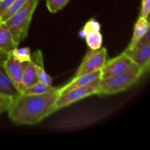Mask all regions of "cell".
<instances>
[{
  "instance_id": "obj_20",
  "label": "cell",
  "mask_w": 150,
  "mask_h": 150,
  "mask_svg": "<svg viewBox=\"0 0 150 150\" xmlns=\"http://www.w3.org/2000/svg\"><path fill=\"white\" fill-rule=\"evenodd\" d=\"M70 0H46V5L50 13H56L63 8Z\"/></svg>"
},
{
  "instance_id": "obj_9",
  "label": "cell",
  "mask_w": 150,
  "mask_h": 150,
  "mask_svg": "<svg viewBox=\"0 0 150 150\" xmlns=\"http://www.w3.org/2000/svg\"><path fill=\"white\" fill-rule=\"evenodd\" d=\"M99 79H100V70L94 72V73H88V74L82 75V76H78V77H74L73 80L70 81L67 84L59 88V95H62L64 94L67 93L68 92L76 89V88L85 86V85L92 82L93 81Z\"/></svg>"
},
{
  "instance_id": "obj_11",
  "label": "cell",
  "mask_w": 150,
  "mask_h": 150,
  "mask_svg": "<svg viewBox=\"0 0 150 150\" xmlns=\"http://www.w3.org/2000/svg\"><path fill=\"white\" fill-rule=\"evenodd\" d=\"M31 62L35 67L38 80L46 84L52 86V78L45 72L44 69L43 58L40 50H37L33 53V55L31 56Z\"/></svg>"
},
{
  "instance_id": "obj_3",
  "label": "cell",
  "mask_w": 150,
  "mask_h": 150,
  "mask_svg": "<svg viewBox=\"0 0 150 150\" xmlns=\"http://www.w3.org/2000/svg\"><path fill=\"white\" fill-rule=\"evenodd\" d=\"M39 0H27L24 5L5 21L17 45L27 37L32 16Z\"/></svg>"
},
{
  "instance_id": "obj_25",
  "label": "cell",
  "mask_w": 150,
  "mask_h": 150,
  "mask_svg": "<svg viewBox=\"0 0 150 150\" xmlns=\"http://www.w3.org/2000/svg\"><path fill=\"white\" fill-rule=\"evenodd\" d=\"M0 21H1V19H0Z\"/></svg>"
},
{
  "instance_id": "obj_8",
  "label": "cell",
  "mask_w": 150,
  "mask_h": 150,
  "mask_svg": "<svg viewBox=\"0 0 150 150\" xmlns=\"http://www.w3.org/2000/svg\"><path fill=\"white\" fill-rule=\"evenodd\" d=\"M28 62H21L18 61L16 58H14V57L10 54H9L7 60L4 64V67L7 76L10 78V81L19 94L21 89L23 72Z\"/></svg>"
},
{
  "instance_id": "obj_19",
  "label": "cell",
  "mask_w": 150,
  "mask_h": 150,
  "mask_svg": "<svg viewBox=\"0 0 150 150\" xmlns=\"http://www.w3.org/2000/svg\"><path fill=\"white\" fill-rule=\"evenodd\" d=\"M27 0H16L14 3L10 6V8L0 17L1 21L5 22L8 18L15 14L19 9L21 8Z\"/></svg>"
},
{
  "instance_id": "obj_15",
  "label": "cell",
  "mask_w": 150,
  "mask_h": 150,
  "mask_svg": "<svg viewBox=\"0 0 150 150\" xmlns=\"http://www.w3.org/2000/svg\"><path fill=\"white\" fill-rule=\"evenodd\" d=\"M85 39L89 49L98 50L102 47L103 36L100 31L89 32L86 35Z\"/></svg>"
},
{
  "instance_id": "obj_4",
  "label": "cell",
  "mask_w": 150,
  "mask_h": 150,
  "mask_svg": "<svg viewBox=\"0 0 150 150\" xmlns=\"http://www.w3.org/2000/svg\"><path fill=\"white\" fill-rule=\"evenodd\" d=\"M133 63L139 66L144 74L149 70L150 64V32L148 31L142 39L131 49L124 51Z\"/></svg>"
},
{
  "instance_id": "obj_5",
  "label": "cell",
  "mask_w": 150,
  "mask_h": 150,
  "mask_svg": "<svg viewBox=\"0 0 150 150\" xmlns=\"http://www.w3.org/2000/svg\"><path fill=\"white\" fill-rule=\"evenodd\" d=\"M106 59L107 50L104 47H101L98 50L89 49L76 72L74 77L99 71L103 67Z\"/></svg>"
},
{
  "instance_id": "obj_7",
  "label": "cell",
  "mask_w": 150,
  "mask_h": 150,
  "mask_svg": "<svg viewBox=\"0 0 150 150\" xmlns=\"http://www.w3.org/2000/svg\"><path fill=\"white\" fill-rule=\"evenodd\" d=\"M134 63L125 52L120 55L106 60L100 70V79H107L127 70Z\"/></svg>"
},
{
  "instance_id": "obj_1",
  "label": "cell",
  "mask_w": 150,
  "mask_h": 150,
  "mask_svg": "<svg viewBox=\"0 0 150 150\" xmlns=\"http://www.w3.org/2000/svg\"><path fill=\"white\" fill-rule=\"evenodd\" d=\"M59 97V88L54 87L41 95L18 94L7 110L10 120L16 125H33L58 111L56 105Z\"/></svg>"
},
{
  "instance_id": "obj_2",
  "label": "cell",
  "mask_w": 150,
  "mask_h": 150,
  "mask_svg": "<svg viewBox=\"0 0 150 150\" xmlns=\"http://www.w3.org/2000/svg\"><path fill=\"white\" fill-rule=\"evenodd\" d=\"M143 75L142 69L134 63L123 73L100 79L96 95H110L124 92L136 84Z\"/></svg>"
},
{
  "instance_id": "obj_23",
  "label": "cell",
  "mask_w": 150,
  "mask_h": 150,
  "mask_svg": "<svg viewBox=\"0 0 150 150\" xmlns=\"http://www.w3.org/2000/svg\"><path fill=\"white\" fill-rule=\"evenodd\" d=\"M16 0H1L0 1V17L8 10Z\"/></svg>"
},
{
  "instance_id": "obj_12",
  "label": "cell",
  "mask_w": 150,
  "mask_h": 150,
  "mask_svg": "<svg viewBox=\"0 0 150 150\" xmlns=\"http://www.w3.org/2000/svg\"><path fill=\"white\" fill-rule=\"evenodd\" d=\"M149 23L147 19L144 18L139 16V19L136 21L134 26V31H133V35L132 37L131 41L129 44L127 49L133 48L142 39L145 34L149 31Z\"/></svg>"
},
{
  "instance_id": "obj_24",
  "label": "cell",
  "mask_w": 150,
  "mask_h": 150,
  "mask_svg": "<svg viewBox=\"0 0 150 150\" xmlns=\"http://www.w3.org/2000/svg\"><path fill=\"white\" fill-rule=\"evenodd\" d=\"M8 56L9 54H6V53H4V51L0 50V67L4 66V62H5V61L7 60Z\"/></svg>"
},
{
  "instance_id": "obj_22",
  "label": "cell",
  "mask_w": 150,
  "mask_h": 150,
  "mask_svg": "<svg viewBox=\"0 0 150 150\" xmlns=\"http://www.w3.org/2000/svg\"><path fill=\"white\" fill-rule=\"evenodd\" d=\"M150 11V0H142L140 17L149 19Z\"/></svg>"
},
{
  "instance_id": "obj_21",
  "label": "cell",
  "mask_w": 150,
  "mask_h": 150,
  "mask_svg": "<svg viewBox=\"0 0 150 150\" xmlns=\"http://www.w3.org/2000/svg\"><path fill=\"white\" fill-rule=\"evenodd\" d=\"M15 96L0 92V114L7 111L13 103Z\"/></svg>"
},
{
  "instance_id": "obj_10",
  "label": "cell",
  "mask_w": 150,
  "mask_h": 150,
  "mask_svg": "<svg viewBox=\"0 0 150 150\" xmlns=\"http://www.w3.org/2000/svg\"><path fill=\"white\" fill-rule=\"evenodd\" d=\"M18 45L15 42L11 32L5 22L0 21V50L10 54Z\"/></svg>"
},
{
  "instance_id": "obj_13",
  "label": "cell",
  "mask_w": 150,
  "mask_h": 150,
  "mask_svg": "<svg viewBox=\"0 0 150 150\" xmlns=\"http://www.w3.org/2000/svg\"><path fill=\"white\" fill-rule=\"evenodd\" d=\"M38 81V78L37 76L36 71H35V67L30 60L26 64L24 72H23L20 94H24L26 91Z\"/></svg>"
},
{
  "instance_id": "obj_18",
  "label": "cell",
  "mask_w": 150,
  "mask_h": 150,
  "mask_svg": "<svg viewBox=\"0 0 150 150\" xmlns=\"http://www.w3.org/2000/svg\"><path fill=\"white\" fill-rule=\"evenodd\" d=\"M100 24L99 22L95 20V19L92 18L85 23L82 30L80 31V32H79V36L83 38V39H85L88 33L91 32L100 31Z\"/></svg>"
},
{
  "instance_id": "obj_17",
  "label": "cell",
  "mask_w": 150,
  "mask_h": 150,
  "mask_svg": "<svg viewBox=\"0 0 150 150\" xmlns=\"http://www.w3.org/2000/svg\"><path fill=\"white\" fill-rule=\"evenodd\" d=\"M12 55L21 62H28L31 60V49L29 47L16 48L11 53Z\"/></svg>"
},
{
  "instance_id": "obj_6",
  "label": "cell",
  "mask_w": 150,
  "mask_h": 150,
  "mask_svg": "<svg viewBox=\"0 0 150 150\" xmlns=\"http://www.w3.org/2000/svg\"><path fill=\"white\" fill-rule=\"evenodd\" d=\"M99 81L100 79L93 81L85 86L73 89L64 95H59L56 102L57 109H61L64 107L68 106L90 95H96Z\"/></svg>"
},
{
  "instance_id": "obj_26",
  "label": "cell",
  "mask_w": 150,
  "mask_h": 150,
  "mask_svg": "<svg viewBox=\"0 0 150 150\" xmlns=\"http://www.w3.org/2000/svg\"><path fill=\"white\" fill-rule=\"evenodd\" d=\"M0 1H1V0H0Z\"/></svg>"
},
{
  "instance_id": "obj_16",
  "label": "cell",
  "mask_w": 150,
  "mask_h": 150,
  "mask_svg": "<svg viewBox=\"0 0 150 150\" xmlns=\"http://www.w3.org/2000/svg\"><path fill=\"white\" fill-rule=\"evenodd\" d=\"M54 87L51 85H48L38 80L32 86H31L24 94L26 95H41V94L49 92Z\"/></svg>"
},
{
  "instance_id": "obj_14",
  "label": "cell",
  "mask_w": 150,
  "mask_h": 150,
  "mask_svg": "<svg viewBox=\"0 0 150 150\" xmlns=\"http://www.w3.org/2000/svg\"><path fill=\"white\" fill-rule=\"evenodd\" d=\"M0 92L13 96L19 94L7 76L4 66L0 67Z\"/></svg>"
}]
</instances>
